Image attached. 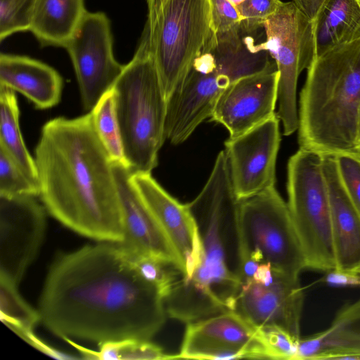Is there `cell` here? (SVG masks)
<instances>
[{"label": "cell", "mask_w": 360, "mask_h": 360, "mask_svg": "<svg viewBox=\"0 0 360 360\" xmlns=\"http://www.w3.org/2000/svg\"><path fill=\"white\" fill-rule=\"evenodd\" d=\"M38 311L56 335L98 344L150 340L167 314L158 289L112 243L84 246L58 258L46 278Z\"/></svg>", "instance_id": "1"}, {"label": "cell", "mask_w": 360, "mask_h": 360, "mask_svg": "<svg viewBox=\"0 0 360 360\" xmlns=\"http://www.w3.org/2000/svg\"><path fill=\"white\" fill-rule=\"evenodd\" d=\"M34 154L39 195L49 213L82 236L120 243L123 219L112 162L91 112L49 120Z\"/></svg>", "instance_id": "2"}, {"label": "cell", "mask_w": 360, "mask_h": 360, "mask_svg": "<svg viewBox=\"0 0 360 360\" xmlns=\"http://www.w3.org/2000/svg\"><path fill=\"white\" fill-rule=\"evenodd\" d=\"M300 148L360 158V39L316 57L300 96Z\"/></svg>", "instance_id": "3"}, {"label": "cell", "mask_w": 360, "mask_h": 360, "mask_svg": "<svg viewBox=\"0 0 360 360\" xmlns=\"http://www.w3.org/2000/svg\"><path fill=\"white\" fill-rule=\"evenodd\" d=\"M251 34L239 27L212 34L186 77L167 102L166 139L185 141L211 117L217 99L236 80L276 65L266 50H257Z\"/></svg>", "instance_id": "4"}, {"label": "cell", "mask_w": 360, "mask_h": 360, "mask_svg": "<svg viewBox=\"0 0 360 360\" xmlns=\"http://www.w3.org/2000/svg\"><path fill=\"white\" fill-rule=\"evenodd\" d=\"M112 89L127 163L133 173L150 174L166 139L167 100L150 51L146 25L134 57Z\"/></svg>", "instance_id": "5"}, {"label": "cell", "mask_w": 360, "mask_h": 360, "mask_svg": "<svg viewBox=\"0 0 360 360\" xmlns=\"http://www.w3.org/2000/svg\"><path fill=\"white\" fill-rule=\"evenodd\" d=\"M150 51L167 102L213 34L210 0H146Z\"/></svg>", "instance_id": "6"}, {"label": "cell", "mask_w": 360, "mask_h": 360, "mask_svg": "<svg viewBox=\"0 0 360 360\" xmlns=\"http://www.w3.org/2000/svg\"><path fill=\"white\" fill-rule=\"evenodd\" d=\"M238 260L250 258L298 278L307 262L288 204L274 186L238 200L233 218Z\"/></svg>", "instance_id": "7"}, {"label": "cell", "mask_w": 360, "mask_h": 360, "mask_svg": "<svg viewBox=\"0 0 360 360\" xmlns=\"http://www.w3.org/2000/svg\"><path fill=\"white\" fill-rule=\"evenodd\" d=\"M323 155L300 149L288 163V207L307 262V269H335L328 186Z\"/></svg>", "instance_id": "8"}, {"label": "cell", "mask_w": 360, "mask_h": 360, "mask_svg": "<svg viewBox=\"0 0 360 360\" xmlns=\"http://www.w3.org/2000/svg\"><path fill=\"white\" fill-rule=\"evenodd\" d=\"M238 202L226 156L222 150L218 154L202 190L188 204L194 217L204 223L206 230L202 236V262L191 279L183 277L198 290L218 295L225 304L236 296L240 278L228 267L221 228L233 215Z\"/></svg>", "instance_id": "9"}, {"label": "cell", "mask_w": 360, "mask_h": 360, "mask_svg": "<svg viewBox=\"0 0 360 360\" xmlns=\"http://www.w3.org/2000/svg\"><path fill=\"white\" fill-rule=\"evenodd\" d=\"M263 27L266 41L255 47L266 50L276 62L278 72L276 115L282 122L283 134L289 136L298 129V77L316 58L314 24L290 1L281 2Z\"/></svg>", "instance_id": "10"}, {"label": "cell", "mask_w": 360, "mask_h": 360, "mask_svg": "<svg viewBox=\"0 0 360 360\" xmlns=\"http://www.w3.org/2000/svg\"><path fill=\"white\" fill-rule=\"evenodd\" d=\"M110 22L103 12L86 11L65 48L76 74L83 108L91 112L112 89L124 65L115 58Z\"/></svg>", "instance_id": "11"}, {"label": "cell", "mask_w": 360, "mask_h": 360, "mask_svg": "<svg viewBox=\"0 0 360 360\" xmlns=\"http://www.w3.org/2000/svg\"><path fill=\"white\" fill-rule=\"evenodd\" d=\"M173 359H268L259 329L236 311L188 323Z\"/></svg>", "instance_id": "12"}, {"label": "cell", "mask_w": 360, "mask_h": 360, "mask_svg": "<svg viewBox=\"0 0 360 360\" xmlns=\"http://www.w3.org/2000/svg\"><path fill=\"white\" fill-rule=\"evenodd\" d=\"M46 214L31 195H0V277L18 284L44 240Z\"/></svg>", "instance_id": "13"}, {"label": "cell", "mask_w": 360, "mask_h": 360, "mask_svg": "<svg viewBox=\"0 0 360 360\" xmlns=\"http://www.w3.org/2000/svg\"><path fill=\"white\" fill-rule=\"evenodd\" d=\"M276 114L250 130L225 142L224 153L238 200L274 186L280 145Z\"/></svg>", "instance_id": "14"}, {"label": "cell", "mask_w": 360, "mask_h": 360, "mask_svg": "<svg viewBox=\"0 0 360 360\" xmlns=\"http://www.w3.org/2000/svg\"><path fill=\"white\" fill-rule=\"evenodd\" d=\"M112 162L122 213L124 250L171 264L184 274V262L165 231L131 181L126 163Z\"/></svg>", "instance_id": "15"}, {"label": "cell", "mask_w": 360, "mask_h": 360, "mask_svg": "<svg viewBox=\"0 0 360 360\" xmlns=\"http://www.w3.org/2000/svg\"><path fill=\"white\" fill-rule=\"evenodd\" d=\"M303 304L304 292L299 278L274 271V280L268 285L253 278L240 280L233 311L257 329L277 326L300 338Z\"/></svg>", "instance_id": "16"}, {"label": "cell", "mask_w": 360, "mask_h": 360, "mask_svg": "<svg viewBox=\"0 0 360 360\" xmlns=\"http://www.w3.org/2000/svg\"><path fill=\"white\" fill-rule=\"evenodd\" d=\"M278 72L276 64L231 84L219 96L212 120L238 136L274 116Z\"/></svg>", "instance_id": "17"}, {"label": "cell", "mask_w": 360, "mask_h": 360, "mask_svg": "<svg viewBox=\"0 0 360 360\" xmlns=\"http://www.w3.org/2000/svg\"><path fill=\"white\" fill-rule=\"evenodd\" d=\"M323 172L328 186L335 269H360V212L340 178L336 156L323 155Z\"/></svg>", "instance_id": "18"}, {"label": "cell", "mask_w": 360, "mask_h": 360, "mask_svg": "<svg viewBox=\"0 0 360 360\" xmlns=\"http://www.w3.org/2000/svg\"><path fill=\"white\" fill-rule=\"evenodd\" d=\"M0 86L24 95L38 109H47L59 103L63 81L55 69L38 60L1 53Z\"/></svg>", "instance_id": "19"}, {"label": "cell", "mask_w": 360, "mask_h": 360, "mask_svg": "<svg viewBox=\"0 0 360 360\" xmlns=\"http://www.w3.org/2000/svg\"><path fill=\"white\" fill-rule=\"evenodd\" d=\"M131 179L184 264L185 258L191 252L198 224L188 205H183L171 196L149 173H132Z\"/></svg>", "instance_id": "20"}, {"label": "cell", "mask_w": 360, "mask_h": 360, "mask_svg": "<svg viewBox=\"0 0 360 360\" xmlns=\"http://www.w3.org/2000/svg\"><path fill=\"white\" fill-rule=\"evenodd\" d=\"M86 11L84 0H34L30 31L43 46L65 47Z\"/></svg>", "instance_id": "21"}, {"label": "cell", "mask_w": 360, "mask_h": 360, "mask_svg": "<svg viewBox=\"0 0 360 360\" xmlns=\"http://www.w3.org/2000/svg\"><path fill=\"white\" fill-rule=\"evenodd\" d=\"M316 57L360 39V0H326L314 21Z\"/></svg>", "instance_id": "22"}, {"label": "cell", "mask_w": 360, "mask_h": 360, "mask_svg": "<svg viewBox=\"0 0 360 360\" xmlns=\"http://www.w3.org/2000/svg\"><path fill=\"white\" fill-rule=\"evenodd\" d=\"M316 335L321 347L314 360H360V297L344 304Z\"/></svg>", "instance_id": "23"}, {"label": "cell", "mask_w": 360, "mask_h": 360, "mask_svg": "<svg viewBox=\"0 0 360 360\" xmlns=\"http://www.w3.org/2000/svg\"><path fill=\"white\" fill-rule=\"evenodd\" d=\"M19 115L15 91L0 86V147L6 151L25 174L39 187L34 158L27 149L20 132Z\"/></svg>", "instance_id": "24"}, {"label": "cell", "mask_w": 360, "mask_h": 360, "mask_svg": "<svg viewBox=\"0 0 360 360\" xmlns=\"http://www.w3.org/2000/svg\"><path fill=\"white\" fill-rule=\"evenodd\" d=\"M164 304L169 317L187 323L228 310L219 296L198 290L183 276L164 299Z\"/></svg>", "instance_id": "25"}, {"label": "cell", "mask_w": 360, "mask_h": 360, "mask_svg": "<svg viewBox=\"0 0 360 360\" xmlns=\"http://www.w3.org/2000/svg\"><path fill=\"white\" fill-rule=\"evenodd\" d=\"M74 347L85 359H171L172 355L164 353L163 349L149 340L124 339L108 341L98 344L99 350L84 347L70 338L63 339Z\"/></svg>", "instance_id": "26"}, {"label": "cell", "mask_w": 360, "mask_h": 360, "mask_svg": "<svg viewBox=\"0 0 360 360\" xmlns=\"http://www.w3.org/2000/svg\"><path fill=\"white\" fill-rule=\"evenodd\" d=\"M95 129L112 161L127 163L115 108V92L108 90L91 111Z\"/></svg>", "instance_id": "27"}, {"label": "cell", "mask_w": 360, "mask_h": 360, "mask_svg": "<svg viewBox=\"0 0 360 360\" xmlns=\"http://www.w3.org/2000/svg\"><path fill=\"white\" fill-rule=\"evenodd\" d=\"M1 320L13 332L33 330L41 321L38 311L32 308L20 296L17 285L0 277Z\"/></svg>", "instance_id": "28"}, {"label": "cell", "mask_w": 360, "mask_h": 360, "mask_svg": "<svg viewBox=\"0 0 360 360\" xmlns=\"http://www.w3.org/2000/svg\"><path fill=\"white\" fill-rule=\"evenodd\" d=\"M124 251L141 275L158 289L163 299L169 295L172 287L179 280V275H183L171 264Z\"/></svg>", "instance_id": "29"}, {"label": "cell", "mask_w": 360, "mask_h": 360, "mask_svg": "<svg viewBox=\"0 0 360 360\" xmlns=\"http://www.w3.org/2000/svg\"><path fill=\"white\" fill-rule=\"evenodd\" d=\"M40 194L39 187L32 181L0 147V195H31Z\"/></svg>", "instance_id": "30"}, {"label": "cell", "mask_w": 360, "mask_h": 360, "mask_svg": "<svg viewBox=\"0 0 360 360\" xmlns=\"http://www.w3.org/2000/svg\"><path fill=\"white\" fill-rule=\"evenodd\" d=\"M34 0H0V41L30 30Z\"/></svg>", "instance_id": "31"}, {"label": "cell", "mask_w": 360, "mask_h": 360, "mask_svg": "<svg viewBox=\"0 0 360 360\" xmlns=\"http://www.w3.org/2000/svg\"><path fill=\"white\" fill-rule=\"evenodd\" d=\"M262 342L269 359L296 360L298 342L287 330L277 326L259 328Z\"/></svg>", "instance_id": "32"}, {"label": "cell", "mask_w": 360, "mask_h": 360, "mask_svg": "<svg viewBox=\"0 0 360 360\" xmlns=\"http://www.w3.org/2000/svg\"><path fill=\"white\" fill-rule=\"evenodd\" d=\"M281 0H245L236 6L241 26L249 33L263 27L264 22L278 10Z\"/></svg>", "instance_id": "33"}, {"label": "cell", "mask_w": 360, "mask_h": 360, "mask_svg": "<svg viewBox=\"0 0 360 360\" xmlns=\"http://www.w3.org/2000/svg\"><path fill=\"white\" fill-rule=\"evenodd\" d=\"M336 160L345 188L360 212V158L343 154L337 155Z\"/></svg>", "instance_id": "34"}, {"label": "cell", "mask_w": 360, "mask_h": 360, "mask_svg": "<svg viewBox=\"0 0 360 360\" xmlns=\"http://www.w3.org/2000/svg\"><path fill=\"white\" fill-rule=\"evenodd\" d=\"M211 27L214 33L226 32L238 27L240 15L229 0H210Z\"/></svg>", "instance_id": "35"}, {"label": "cell", "mask_w": 360, "mask_h": 360, "mask_svg": "<svg viewBox=\"0 0 360 360\" xmlns=\"http://www.w3.org/2000/svg\"><path fill=\"white\" fill-rule=\"evenodd\" d=\"M324 281L336 286H360V274L334 269L327 272Z\"/></svg>", "instance_id": "36"}, {"label": "cell", "mask_w": 360, "mask_h": 360, "mask_svg": "<svg viewBox=\"0 0 360 360\" xmlns=\"http://www.w3.org/2000/svg\"><path fill=\"white\" fill-rule=\"evenodd\" d=\"M326 0H293L297 8L310 20L314 21Z\"/></svg>", "instance_id": "37"}, {"label": "cell", "mask_w": 360, "mask_h": 360, "mask_svg": "<svg viewBox=\"0 0 360 360\" xmlns=\"http://www.w3.org/2000/svg\"><path fill=\"white\" fill-rule=\"evenodd\" d=\"M253 279L263 285H269L274 280V271L270 264H260L253 276Z\"/></svg>", "instance_id": "38"}, {"label": "cell", "mask_w": 360, "mask_h": 360, "mask_svg": "<svg viewBox=\"0 0 360 360\" xmlns=\"http://www.w3.org/2000/svg\"><path fill=\"white\" fill-rule=\"evenodd\" d=\"M229 1H230L232 4H233L236 6L245 0H229Z\"/></svg>", "instance_id": "39"}, {"label": "cell", "mask_w": 360, "mask_h": 360, "mask_svg": "<svg viewBox=\"0 0 360 360\" xmlns=\"http://www.w3.org/2000/svg\"><path fill=\"white\" fill-rule=\"evenodd\" d=\"M356 272L360 274V269L359 271H357Z\"/></svg>", "instance_id": "40"}, {"label": "cell", "mask_w": 360, "mask_h": 360, "mask_svg": "<svg viewBox=\"0 0 360 360\" xmlns=\"http://www.w3.org/2000/svg\"><path fill=\"white\" fill-rule=\"evenodd\" d=\"M359 137H360V131H359Z\"/></svg>", "instance_id": "41"}]
</instances>
